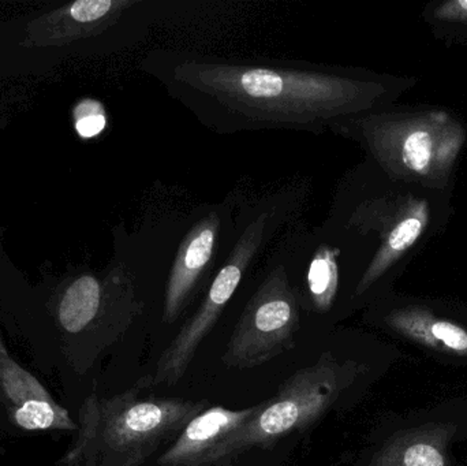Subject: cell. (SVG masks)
I'll use <instances>...</instances> for the list:
<instances>
[{
    "mask_svg": "<svg viewBox=\"0 0 467 466\" xmlns=\"http://www.w3.org/2000/svg\"><path fill=\"white\" fill-rule=\"evenodd\" d=\"M141 70L216 134L304 131L321 136L379 109L375 77L316 63L153 49Z\"/></svg>",
    "mask_w": 467,
    "mask_h": 466,
    "instance_id": "6da1fadb",
    "label": "cell"
},
{
    "mask_svg": "<svg viewBox=\"0 0 467 466\" xmlns=\"http://www.w3.org/2000/svg\"><path fill=\"white\" fill-rule=\"evenodd\" d=\"M0 386L11 402L13 420L26 431H76L65 408L54 401L48 391L29 372L8 356L0 342Z\"/></svg>",
    "mask_w": 467,
    "mask_h": 466,
    "instance_id": "9c48e42d",
    "label": "cell"
},
{
    "mask_svg": "<svg viewBox=\"0 0 467 466\" xmlns=\"http://www.w3.org/2000/svg\"><path fill=\"white\" fill-rule=\"evenodd\" d=\"M101 306V285L95 276L82 275L63 295L59 322L67 333L78 334L98 316Z\"/></svg>",
    "mask_w": 467,
    "mask_h": 466,
    "instance_id": "7c38bea8",
    "label": "cell"
},
{
    "mask_svg": "<svg viewBox=\"0 0 467 466\" xmlns=\"http://www.w3.org/2000/svg\"><path fill=\"white\" fill-rule=\"evenodd\" d=\"M260 404L233 410L213 407L192 419L174 445L159 459V466H215L227 438L238 431L257 412Z\"/></svg>",
    "mask_w": 467,
    "mask_h": 466,
    "instance_id": "ba28073f",
    "label": "cell"
},
{
    "mask_svg": "<svg viewBox=\"0 0 467 466\" xmlns=\"http://www.w3.org/2000/svg\"><path fill=\"white\" fill-rule=\"evenodd\" d=\"M134 386L112 399L92 396L82 408V427L68 462L82 466H142L207 409V401L140 399Z\"/></svg>",
    "mask_w": 467,
    "mask_h": 466,
    "instance_id": "7a4b0ae2",
    "label": "cell"
},
{
    "mask_svg": "<svg viewBox=\"0 0 467 466\" xmlns=\"http://www.w3.org/2000/svg\"><path fill=\"white\" fill-rule=\"evenodd\" d=\"M294 207L296 199L283 193L241 208L236 216V234L232 248L213 276L199 309L161 353L155 374L142 378L137 383L140 388L174 386L182 379L200 345L223 315L250 265L266 251L272 241L276 240L280 230L288 223Z\"/></svg>",
    "mask_w": 467,
    "mask_h": 466,
    "instance_id": "3957f363",
    "label": "cell"
},
{
    "mask_svg": "<svg viewBox=\"0 0 467 466\" xmlns=\"http://www.w3.org/2000/svg\"><path fill=\"white\" fill-rule=\"evenodd\" d=\"M435 16L441 21L467 24V0L441 3L435 10Z\"/></svg>",
    "mask_w": 467,
    "mask_h": 466,
    "instance_id": "5bb4252c",
    "label": "cell"
},
{
    "mask_svg": "<svg viewBox=\"0 0 467 466\" xmlns=\"http://www.w3.org/2000/svg\"><path fill=\"white\" fill-rule=\"evenodd\" d=\"M90 101H85V107H87L88 112L78 114V119H77L76 129L78 131L79 136L84 139H92V137L98 136L106 128V117H104L101 109H90Z\"/></svg>",
    "mask_w": 467,
    "mask_h": 466,
    "instance_id": "4fadbf2b",
    "label": "cell"
},
{
    "mask_svg": "<svg viewBox=\"0 0 467 466\" xmlns=\"http://www.w3.org/2000/svg\"><path fill=\"white\" fill-rule=\"evenodd\" d=\"M331 131L359 142L389 175L428 183L447 180L467 140L462 123L444 111L395 114L376 109Z\"/></svg>",
    "mask_w": 467,
    "mask_h": 466,
    "instance_id": "277c9868",
    "label": "cell"
},
{
    "mask_svg": "<svg viewBox=\"0 0 467 466\" xmlns=\"http://www.w3.org/2000/svg\"><path fill=\"white\" fill-rule=\"evenodd\" d=\"M272 257L222 357L229 368H255L296 347L304 308L285 263L275 252Z\"/></svg>",
    "mask_w": 467,
    "mask_h": 466,
    "instance_id": "8992f818",
    "label": "cell"
},
{
    "mask_svg": "<svg viewBox=\"0 0 467 466\" xmlns=\"http://www.w3.org/2000/svg\"><path fill=\"white\" fill-rule=\"evenodd\" d=\"M356 372L351 361L340 363L331 352L323 353L315 364L288 378L274 399L260 402L255 415L227 438L215 466L232 464L250 449L271 448L317 423L351 385Z\"/></svg>",
    "mask_w": 467,
    "mask_h": 466,
    "instance_id": "5b68a950",
    "label": "cell"
},
{
    "mask_svg": "<svg viewBox=\"0 0 467 466\" xmlns=\"http://www.w3.org/2000/svg\"><path fill=\"white\" fill-rule=\"evenodd\" d=\"M387 325L400 336L430 349L467 357V330L425 309L400 308L387 316Z\"/></svg>",
    "mask_w": 467,
    "mask_h": 466,
    "instance_id": "30bf717a",
    "label": "cell"
},
{
    "mask_svg": "<svg viewBox=\"0 0 467 466\" xmlns=\"http://www.w3.org/2000/svg\"><path fill=\"white\" fill-rule=\"evenodd\" d=\"M170 265L164 290L163 323L172 325L197 297L213 276L222 248L236 233L233 205L218 204L197 211Z\"/></svg>",
    "mask_w": 467,
    "mask_h": 466,
    "instance_id": "52a82bcc",
    "label": "cell"
},
{
    "mask_svg": "<svg viewBox=\"0 0 467 466\" xmlns=\"http://www.w3.org/2000/svg\"><path fill=\"white\" fill-rule=\"evenodd\" d=\"M372 466H447V460L436 432H420L392 440Z\"/></svg>",
    "mask_w": 467,
    "mask_h": 466,
    "instance_id": "8fae6325",
    "label": "cell"
}]
</instances>
